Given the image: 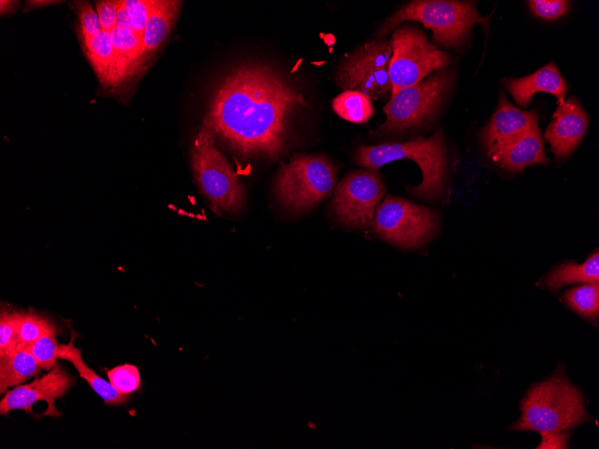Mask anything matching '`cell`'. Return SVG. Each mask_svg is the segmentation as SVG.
Segmentation results:
<instances>
[{
  "instance_id": "cb8c5ba5",
  "label": "cell",
  "mask_w": 599,
  "mask_h": 449,
  "mask_svg": "<svg viewBox=\"0 0 599 449\" xmlns=\"http://www.w3.org/2000/svg\"><path fill=\"white\" fill-rule=\"evenodd\" d=\"M564 303L573 311L593 323L599 316V283H586L565 291Z\"/></svg>"
},
{
  "instance_id": "e0dca14e",
  "label": "cell",
  "mask_w": 599,
  "mask_h": 449,
  "mask_svg": "<svg viewBox=\"0 0 599 449\" xmlns=\"http://www.w3.org/2000/svg\"><path fill=\"white\" fill-rule=\"evenodd\" d=\"M115 49L114 86L134 77L144 62L142 40L133 32L115 28L111 31Z\"/></svg>"
},
{
  "instance_id": "2e32d148",
  "label": "cell",
  "mask_w": 599,
  "mask_h": 449,
  "mask_svg": "<svg viewBox=\"0 0 599 449\" xmlns=\"http://www.w3.org/2000/svg\"><path fill=\"white\" fill-rule=\"evenodd\" d=\"M496 161L512 172L533 164H547L549 160L539 127L534 126L512 141L499 152Z\"/></svg>"
},
{
  "instance_id": "d6a6232c",
  "label": "cell",
  "mask_w": 599,
  "mask_h": 449,
  "mask_svg": "<svg viewBox=\"0 0 599 449\" xmlns=\"http://www.w3.org/2000/svg\"><path fill=\"white\" fill-rule=\"evenodd\" d=\"M542 441L537 448H568L570 434L567 432L543 433Z\"/></svg>"
},
{
  "instance_id": "e575fe53",
  "label": "cell",
  "mask_w": 599,
  "mask_h": 449,
  "mask_svg": "<svg viewBox=\"0 0 599 449\" xmlns=\"http://www.w3.org/2000/svg\"><path fill=\"white\" fill-rule=\"evenodd\" d=\"M15 2H11V1H1V12L2 13L5 11L7 13L8 11L13 10V5Z\"/></svg>"
},
{
  "instance_id": "7c38bea8",
  "label": "cell",
  "mask_w": 599,
  "mask_h": 449,
  "mask_svg": "<svg viewBox=\"0 0 599 449\" xmlns=\"http://www.w3.org/2000/svg\"><path fill=\"white\" fill-rule=\"evenodd\" d=\"M74 381V378L56 364L40 378L6 391L0 401V414L7 415L13 410H23L26 413H32V405L38 401H45L48 407L40 417H61L62 413L55 402L56 399H63Z\"/></svg>"
},
{
  "instance_id": "ac0fdd59",
  "label": "cell",
  "mask_w": 599,
  "mask_h": 449,
  "mask_svg": "<svg viewBox=\"0 0 599 449\" xmlns=\"http://www.w3.org/2000/svg\"><path fill=\"white\" fill-rule=\"evenodd\" d=\"M70 341L58 345V358L73 364L80 376L87 381L92 390L107 405H121L127 402L129 394L119 393L111 384L99 376L82 359V350L74 346L77 333L71 329Z\"/></svg>"
},
{
  "instance_id": "ffe728a7",
  "label": "cell",
  "mask_w": 599,
  "mask_h": 449,
  "mask_svg": "<svg viewBox=\"0 0 599 449\" xmlns=\"http://www.w3.org/2000/svg\"><path fill=\"white\" fill-rule=\"evenodd\" d=\"M599 282V254L593 253L583 263L574 261L564 262L543 277L539 284L551 291L573 283Z\"/></svg>"
},
{
  "instance_id": "603a6c76",
  "label": "cell",
  "mask_w": 599,
  "mask_h": 449,
  "mask_svg": "<svg viewBox=\"0 0 599 449\" xmlns=\"http://www.w3.org/2000/svg\"><path fill=\"white\" fill-rule=\"evenodd\" d=\"M332 107L340 117L354 124H364L374 114L371 98L355 90L343 91L333 99Z\"/></svg>"
},
{
  "instance_id": "6da1fadb",
  "label": "cell",
  "mask_w": 599,
  "mask_h": 449,
  "mask_svg": "<svg viewBox=\"0 0 599 449\" xmlns=\"http://www.w3.org/2000/svg\"><path fill=\"white\" fill-rule=\"evenodd\" d=\"M306 105L276 69L245 64L221 78L203 126L241 156L275 160L286 152L292 118Z\"/></svg>"
},
{
  "instance_id": "d6986e66",
  "label": "cell",
  "mask_w": 599,
  "mask_h": 449,
  "mask_svg": "<svg viewBox=\"0 0 599 449\" xmlns=\"http://www.w3.org/2000/svg\"><path fill=\"white\" fill-rule=\"evenodd\" d=\"M180 5V1L155 0L143 36L142 45L144 61L168 38L177 19Z\"/></svg>"
},
{
  "instance_id": "f546056e",
  "label": "cell",
  "mask_w": 599,
  "mask_h": 449,
  "mask_svg": "<svg viewBox=\"0 0 599 449\" xmlns=\"http://www.w3.org/2000/svg\"><path fill=\"white\" fill-rule=\"evenodd\" d=\"M527 3L534 15L546 21L557 20L569 9V2L564 0H531Z\"/></svg>"
},
{
  "instance_id": "4316f807",
  "label": "cell",
  "mask_w": 599,
  "mask_h": 449,
  "mask_svg": "<svg viewBox=\"0 0 599 449\" xmlns=\"http://www.w3.org/2000/svg\"><path fill=\"white\" fill-rule=\"evenodd\" d=\"M110 384L121 393L129 394L141 384L138 368L131 364H124L107 370Z\"/></svg>"
},
{
  "instance_id": "9c48e42d",
  "label": "cell",
  "mask_w": 599,
  "mask_h": 449,
  "mask_svg": "<svg viewBox=\"0 0 599 449\" xmlns=\"http://www.w3.org/2000/svg\"><path fill=\"white\" fill-rule=\"evenodd\" d=\"M392 55L391 40L370 39L342 61L335 73V82L344 91H359L376 100L391 97L389 64Z\"/></svg>"
},
{
  "instance_id": "836d02e7",
  "label": "cell",
  "mask_w": 599,
  "mask_h": 449,
  "mask_svg": "<svg viewBox=\"0 0 599 449\" xmlns=\"http://www.w3.org/2000/svg\"><path fill=\"white\" fill-rule=\"evenodd\" d=\"M117 28L134 32L128 13L124 4H122V1H120V6L117 12Z\"/></svg>"
},
{
  "instance_id": "4dcf8cb0",
  "label": "cell",
  "mask_w": 599,
  "mask_h": 449,
  "mask_svg": "<svg viewBox=\"0 0 599 449\" xmlns=\"http://www.w3.org/2000/svg\"><path fill=\"white\" fill-rule=\"evenodd\" d=\"M74 9L79 17L82 39L91 38L101 31L97 12L89 2H74Z\"/></svg>"
},
{
  "instance_id": "4fadbf2b",
  "label": "cell",
  "mask_w": 599,
  "mask_h": 449,
  "mask_svg": "<svg viewBox=\"0 0 599 449\" xmlns=\"http://www.w3.org/2000/svg\"><path fill=\"white\" fill-rule=\"evenodd\" d=\"M538 114L513 106L502 93L498 107L481 133L487 152L496 161L499 152L529 129L538 126Z\"/></svg>"
},
{
  "instance_id": "44dd1931",
  "label": "cell",
  "mask_w": 599,
  "mask_h": 449,
  "mask_svg": "<svg viewBox=\"0 0 599 449\" xmlns=\"http://www.w3.org/2000/svg\"><path fill=\"white\" fill-rule=\"evenodd\" d=\"M40 369L29 346L19 343L13 350L0 357V393H4L9 387L17 386L37 376Z\"/></svg>"
},
{
  "instance_id": "5bb4252c",
  "label": "cell",
  "mask_w": 599,
  "mask_h": 449,
  "mask_svg": "<svg viewBox=\"0 0 599 449\" xmlns=\"http://www.w3.org/2000/svg\"><path fill=\"white\" fill-rule=\"evenodd\" d=\"M588 126V117L575 97L558 105L544 137L556 160L569 156L581 142Z\"/></svg>"
},
{
  "instance_id": "3957f363",
  "label": "cell",
  "mask_w": 599,
  "mask_h": 449,
  "mask_svg": "<svg viewBox=\"0 0 599 449\" xmlns=\"http://www.w3.org/2000/svg\"><path fill=\"white\" fill-rule=\"evenodd\" d=\"M490 16L481 15L472 1L415 0L400 7L377 31L382 38L404 22H421L432 30L438 45L457 47L465 44L472 28L480 23L486 30Z\"/></svg>"
},
{
  "instance_id": "7402d4cb",
  "label": "cell",
  "mask_w": 599,
  "mask_h": 449,
  "mask_svg": "<svg viewBox=\"0 0 599 449\" xmlns=\"http://www.w3.org/2000/svg\"><path fill=\"white\" fill-rule=\"evenodd\" d=\"M84 49L100 81L114 86L115 49L111 32L101 30L98 35L83 39Z\"/></svg>"
},
{
  "instance_id": "d4e9b609",
  "label": "cell",
  "mask_w": 599,
  "mask_h": 449,
  "mask_svg": "<svg viewBox=\"0 0 599 449\" xmlns=\"http://www.w3.org/2000/svg\"><path fill=\"white\" fill-rule=\"evenodd\" d=\"M53 327L55 324L49 319L35 312L21 313L18 324L19 342L30 346Z\"/></svg>"
},
{
  "instance_id": "1f68e13d",
  "label": "cell",
  "mask_w": 599,
  "mask_h": 449,
  "mask_svg": "<svg viewBox=\"0 0 599 449\" xmlns=\"http://www.w3.org/2000/svg\"><path fill=\"white\" fill-rule=\"evenodd\" d=\"M120 1H100L96 12L101 30L111 32L117 27V17Z\"/></svg>"
},
{
  "instance_id": "277c9868",
  "label": "cell",
  "mask_w": 599,
  "mask_h": 449,
  "mask_svg": "<svg viewBox=\"0 0 599 449\" xmlns=\"http://www.w3.org/2000/svg\"><path fill=\"white\" fill-rule=\"evenodd\" d=\"M403 159L413 160L421 170V183L412 187V194L424 199L440 197L444 190L447 164L441 131L428 138L418 137L400 142L361 145L355 153V162L372 170H378L389 162Z\"/></svg>"
},
{
  "instance_id": "30bf717a",
  "label": "cell",
  "mask_w": 599,
  "mask_h": 449,
  "mask_svg": "<svg viewBox=\"0 0 599 449\" xmlns=\"http://www.w3.org/2000/svg\"><path fill=\"white\" fill-rule=\"evenodd\" d=\"M373 230L386 241L404 247L424 243L438 226L437 212L412 201L387 194L378 204Z\"/></svg>"
},
{
  "instance_id": "8fae6325",
  "label": "cell",
  "mask_w": 599,
  "mask_h": 449,
  "mask_svg": "<svg viewBox=\"0 0 599 449\" xmlns=\"http://www.w3.org/2000/svg\"><path fill=\"white\" fill-rule=\"evenodd\" d=\"M384 194L385 186L378 170H355L336 186L332 211L344 225L365 228L372 223Z\"/></svg>"
},
{
  "instance_id": "7a4b0ae2",
  "label": "cell",
  "mask_w": 599,
  "mask_h": 449,
  "mask_svg": "<svg viewBox=\"0 0 599 449\" xmlns=\"http://www.w3.org/2000/svg\"><path fill=\"white\" fill-rule=\"evenodd\" d=\"M520 411L509 430L567 432L591 419L580 390L560 372L533 384L521 402Z\"/></svg>"
},
{
  "instance_id": "5b68a950",
  "label": "cell",
  "mask_w": 599,
  "mask_h": 449,
  "mask_svg": "<svg viewBox=\"0 0 599 449\" xmlns=\"http://www.w3.org/2000/svg\"><path fill=\"white\" fill-rule=\"evenodd\" d=\"M214 138L204 126L195 135L191 150L194 176L215 212L236 213L244 204V186Z\"/></svg>"
},
{
  "instance_id": "d590c367",
  "label": "cell",
  "mask_w": 599,
  "mask_h": 449,
  "mask_svg": "<svg viewBox=\"0 0 599 449\" xmlns=\"http://www.w3.org/2000/svg\"><path fill=\"white\" fill-rule=\"evenodd\" d=\"M51 3L50 1H31L28 2V4L31 5V8L35 7L36 5L41 6L43 4H48Z\"/></svg>"
},
{
  "instance_id": "52a82bcc",
  "label": "cell",
  "mask_w": 599,
  "mask_h": 449,
  "mask_svg": "<svg viewBox=\"0 0 599 449\" xmlns=\"http://www.w3.org/2000/svg\"><path fill=\"white\" fill-rule=\"evenodd\" d=\"M453 81L448 70H439L392 96L384 107L386 121L374 134H395L426 125L433 118Z\"/></svg>"
},
{
  "instance_id": "8992f818",
  "label": "cell",
  "mask_w": 599,
  "mask_h": 449,
  "mask_svg": "<svg viewBox=\"0 0 599 449\" xmlns=\"http://www.w3.org/2000/svg\"><path fill=\"white\" fill-rule=\"evenodd\" d=\"M336 168L326 156L298 154L282 163L274 190L278 201L291 211L308 209L328 197L336 182Z\"/></svg>"
},
{
  "instance_id": "f1b7e54d",
  "label": "cell",
  "mask_w": 599,
  "mask_h": 449,
  "mask_svg": "<svg viewBox=\"0 0 599 449\" xmlns=\"http://www.w3.org/2000/svg\"><path fill=\"white\" fill-rule=\"evenodd\" d=\"M155 0H125L135 34L143 41V32Z\"/></svg>"
},
{
  "instance_id": "ba28073f",
  "label": "cell",
  "mask_w": 599,
  "mask_h": 449,
  "mask_svg": "<svg viewBox=\"0 0 599 449\" xmlns=\"http://www.w3.org/2000/svg\"><path fill=\"white\" fill-rule=\"evenodd\" d=\"M391 43V97L401 89L418 83L430 73L451 63V57L447 52L430 43L427 36L412 26L395 29Z\"/></svg>"
},
{
  "instance_id": "83f0119b",
  "label": "cell",
  "mask_w": 599,
  "mask_h": 449,
  "mask_svg": "<svg viewBox=\"0 0 599 449\" xmlns=\"http://www.w3.org/2000/svg\"><path fill=\"white\" fill-rule=\"evenodd\" d=\"M20 312L1 310L0 315V357L13 350L20 343L18 324Z\"/></svg>"
},
{
  "instance_id": "9a60e30c",
  "label": "cell",
  "mask_w": 599,
  "mask_h": 449,
  "mask_svg": "<svg viewBox=\"0 0 599 449\" xmlns=\"http://www.w3.org/2000/svg\"><path fill=\"white\" fill-rule=\"evenodd\" d=\"M506 87L514 100L525 108L537 92H547L557 98L558 103L565 101L567 83L554 62H550L536 72L521 78L505 81Z\"/></svg>"
},
{
  "instance_id": "484cf974",
  "label": "cell",
  "mask_w": 599,
  "mask_h": 449,
  "mask_svg": "<svg viewBox=\"0 0 599 449\" xmlns=\"http://www.w3.org/2000/svg\"><path fill=\"white\" fill-rule=\"evenodd\" d=\"M58 345L55 326L31 343L29 349L41 368L49 371L57 364Z\"/></svg>"
}]
</instances>
